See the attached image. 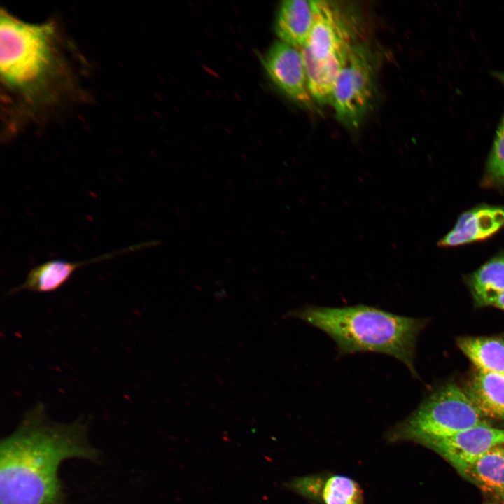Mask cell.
Masks as SVG:
<instances>
[{
  "label": "cell",
  "instance_id": "1",
  "mask_svg": "<svg viewBox=\"0 0 504 504\" xmlns=\"http://www.w3.org/2000/svg\"><path fill=\"white\" fill-rule=\"evenodd\" d=\"M97 456L88 440L87 421L55 422L37 403L1 441L0 504H63L61 463Z\"/></svg>",
  "mask_w": 504,
  "mask_h": 504
},
{
  "label": "cell",
  "instance_id": "2",
  "mask_svg": "<svg viewBox=\"0 0 504 504\" xmlns=\"http://www.w3.org/2000/svg\"><path fill=\"white\" fill-rule=\"evenodd\" d=\"M52 22L33 24L1 10V78L31 109L57 102L66 86L67 66Z\"/></svg>",
  "mask_w": 504,
  "mask_h": 504
},
{
  "label": "cell",
  "instance_id": "3",
  "mask_svg": "<svg viewBox=\"0 0 504 504\" xmlns=\"http://www.w3.org/2000/svg\"><path fill=\"white\" fill-rule=\"evenodd\" d=\"M287 317L300 319L326 334L340 355L377 353L402 362L412 375L416 343L425 320L396 314L366 304L340 307L307 305L289 311Z\"/></svg>",
  "mask_w": 504,
  "mask_h": 504
},
{
  "label": "cell",
  "instance_id": "4",
  "mask_svg": "<svg viewBox=\"0 0 504 504\" xmlns=\"http://www.w3.org/2000/svg\"><path fill=\"white\" fill-rule=\"evenodd\" d=\"M313 5L314 24L301 52L312 97L324 103L356 44L355 21L335 1H313Z\"/></svg>",
  "mask_w": 504,
  "mask_h": 504
},
{
  "label": "cell",
  "instance_id": "5",
  "mask_svg": "<svg viewBox=\"0 0 504 504\" xmlns=\"http://www.w3.org/2000/svg\"><path fill=\"white\" fill-rule=\"evenodd\" d=\"M485 416L466 392L454 383L430 393L393 433L421 444L481 424Z\"/></svg>",
  "mask_w": 504,
  "mask_h": 504
},
{
  "label": "cell",
  "instance_id": "6",
  "mask_svg": "<svg viewBox=\"0 0 504 504\" xmlns=\"http://www.w3.org/2000/svg\"><path fill=\"white\" fill-rule=\"evenodd\" d=\"M374 67L368 47L356 43L334 83L329 99L342 123L357 127L368 111L374 95Z\"/></svg>",
  "mask_w": 504,
  "mask_h": 504
},
{
  "label": "cell",
  "instance_id": "7",
  "mask_svg": "<svg viewBox=\"0 0 504 504\" xmlns=\"http://www.w3.org/2000/svg\"><path fill=\"white\" fill-rule=\"evenodd\" d=\"M504 444V430L481 424L422 444L449 462L458 472L491 449Z\"/></svg>",
  "mask_w": 504,
  "mask_h": 504
},
{
  "label": "cell",
  "instance_id": "8",
  "mask_svg": "<svg viewBox=\"0 0 504 504\" xmlns=\"http://www.w3.org/2000/svg\"><path fill=\"white\" fill-rule=\"evenodd\" d=\"M264 68L273 83L290 99L304 105L312 101L301 50L282 41L264 55Z\"/></svg>",
  "mask_w": 504,
  "mask_h": 504
},
{
  "label": "cell",
  "instance_id": "9",
  "mask_svg": "<svg viewBox=\"0 0 504 504\" xmlns=\"http://www.w3.org/2000/svg\"><path fill=\"white\" fill-rule=\"evenodd\" d=\"M153 244H156V242L149 241L134 244L80 262H69L63 260H52L44 262L33 267L28 272L24 282L10 290L8 295H13L22 290L40 293L56 291L68 281L74 272L80 267L149 247Z\"/></svg>",
  "mask_w": 504,
  "mask_h": 504
},
{
  "label": "cell",
  "instance_id": "10",
  "mask_svg": "<svg viewBox=\"0 0 504 504\" xmlns=\"http://www.w3.org/2000/svg\"><path fill=\"white\" fill-rule=\"evenodd\" d=\"M504 225V206L481 205L463 213L455 226L438 242L442 247L487 239Z\"/></svg>",
  "mask_w": 504,
  "mask_h": 504
},
{
  "label": "cell",
  "instance_id": "11",
  "mask_svg": "<svg viewBox=\"0 0 504 504\" xmlns=\"http://www.w3.org/2000/svg\"><path fill=\"white\" fill-rule=\"evenodd\" d=\"M482 493L486 504H504V448L498 445L458 472Z\"/></svg>",
  "mask_w": 504,
  "mask_h": 504
},
{
  "label": "cell",
  "instance_id": "12",
  "mask_svg": "<svg viewBox=\"0 0 504 504\" xmlns=\"http://www.w3.org/2000/svg\"><path fill=\"white\" fill-rule=\"evenodd\" d=\"M314 20L313 1L286 0L278 10L274 29L281 41L301 50Z\"/></svg>",
  "mask_w": 504,
  "mask_h": 504
},
{
  "label": "cell",
  "instance_id": "13",
  "mask_svg": "<svg viewBox=\"0 0 504 504\" xmlns=\"http://www.w3.org/2000/svg\"><path fill=\"white\" fill-rule=\"evenodd\" d=\"M466 393L485 417L504 422V374L477 370Z\"/></svg>",
  "mask_w": 504,
  "mask_h": 504
},
{
  "label": "cell",
  "instance_id": "14",
  "mask_svg": "<svg viewBox=\"0 0 504 504\" xmlns=\"http://www.w3.org/2000/svg\"><path fill=\"white\" fill-rule=\"evenodd\" d=\"M477 307L495 305L504 292V253L484 263L468 279Z\"/></svg>",
  "mask_w": 504,
  "mask_h": 504
},
{
  "label": "cell",
  "instance_id": "15",
  "mask_svg": "<svg viewBox=\"0 0 504 504\" xmlns=\"http://www.w3.org/2000/svg\"><path fill=\"white\" fill-rule=\"evenodd\" d=\"M457 344L477 370L504 374L503 337H463Z\"/></svg>",
  "mask_w": 504,
  "mask_h": 504
},
{
  "label": "cell",
  "instance_id": "16",
  "mask_svg": "<svg viewBox=\"0 0 504 504\" xmlns=\"http://www.w3.org/2000/svg\"><path fill=\"white\" fill-rule=\"evenodd\" d=\"M318 496L324 504H364L363 491L352 479L332 475L323 480Z\"/></svg>",
  "mask_w": 504,
  "mask_h": 504
},
{
  "label": "cell",
  "instance_id": "17",
  "mask_svg": "<svg viewBox=\"0 0 504 504\" xmlns=\"http://www.w3.org/2000/svg\"><path fill=\"white\" fill-rule=\"evenodd\" d=\"M482 184L486 188L504 187V113L496 132Z\"/></svg>",
  "mask_w": 504,
  "mask_h": 504
},
{
  "label": "cell",
  "instance_id": "18",
  "mask_svg": "<svg viewBox=\"0 0 504 504\" xmlns=\"http://www.w3.org/2000/svg\"><path fill=\"white\" fill-rule=\"evenodd\" d=\"M494 306L504 310V292L502 293Z\"/></svg>",
  "mask_w": 504,
  "mask_h": 504
},
{
  "label": "cell",
  "instance_id": "19",
  "mask_svg": "<svg viewBox=\"0 0 504 504\" xmlns=\"http://www.w3.org/2000/svg\"><path fill=\"white\" fill-rule=\"evenodd\" d=\"M495 75L499 80L504 83V72H497Z\"/></svg>",
  "mask_w": 504,
  "mask_h": 504
},
{
  "label": "cell",
  "instance_id": "20",
  "mask_svg": "<svg viewBox=\"0 0 504 504\" xmlns=\"http://www.w3.org/2000/svg\"><path fill=\"white\" fill-rule=\"evenodd\" d=\"M503 448H504V444H503Z\"/></svg>",
  "mask_w": 504,
  "mask_h": 504
}]
</instances>
